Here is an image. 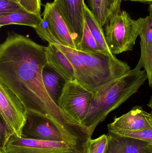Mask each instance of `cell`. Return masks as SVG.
I'll list each match as a JSON object with an SVG mask.
<instances>
[{
	"label": "cell",
	"instance_id": "obj_5",
	"mask_svg": "<svg viewBox=\"0 0 152 153\" xmlns=\"http://www.w3.org/2000/svg\"><path fill=\"white\" fill-rule=\"evenodd\" d=\"M93 94L76 80H69L64 86L58 106L70 118L82 125L89 111Z\"/></svg>",
	"mask_w": 152,
	"mask_h": 153
},
{
	"label": "cell",
	"instance_id": "obj_2",
	"mask_svg": "<svg viewBox=\"0 0 152 153\" xmlns=\"http://www.w3.org/2000/svg\"><path fill=\"white\" fill-rule=\"evenodd\" d=\"M147 79L145 70L136 66L99 88L94 93L82 125L94 132L111 111L137 92Z\"/></svg>",
	"mask_w": 152,
	"mask_h": 153
},
{
	"label": "cell",
	"instance_id": "obj_13",
	"mask_svg": "<svg viewBox=\"0 0 152 153\" xmlns=\"http://www.w3.org/2000/svg\"><path fill=\"white\" fill-rule=\"evenodd\" d=\"M43 82L52 100L58 105V102L68 80L46 65L43 69Z\"/></svg>",
	"mask_w": 152,
	"mask_h": 153
},
{
	"label": "cell",
	"instance_id": "obj_29",
	"mask_svg": "<svg viewBox=\"0 0 152 153\" xmlns=\"http://www.w3.org/2000/svg\"><path fill=\"white\" fill-rule=\"evenodd\" d=\"M0 153H6L4 151H0Z\"/></svg>",
	"mask_w": 152,
	"mask_h": 153
},
{
	"label": "cell",
	"instance_id": "obj_17",
	"mask_svg": "<svg viewBox=\"0 0 152 153\" xmlns=\"http://www.w3.org/2000/svg\"><path fill=\"white\" fill-rule=\"evenodd\" d=\"M77 50L87 53L93 54H104L98 46V44L92 35L85 20L83 37L81 42L77 46Z\"/></svg>",
	"mask_w": 152,
	"mask_h": 153
},
{
	"label": "cell",
	"instance_id": "obj_22",
	"mask_svg": "<svg viewBox=\"0 0 152 153\" xmlns=\"http://www.w3.org/2000/svg\"><path fill=\"white\" fill-rule=\"evenodd\" d=\"M25 10L20 4L13 0H0V15Z\"/></svg>",
	"mask_w": 152,
	"mask_h": 153
},
{
	"label": "cell",
	"instance_id": "obj_14",
	"mask_svg": "<svg viewBox=\"0 0 152 153\" xmlns=\"http://www.w3.org/2000/svg\"><path fill=\"white\" fill-rule=\"evenodd\" d=\"M43 19L41 15L31 13L24 10L0 15V27L9 25H20L35 29L42 22Z\"/></svg>",
	"mask_w": 152,
	"mask_h": 153
},
{
	"label": "cell",
	"instance_id": "obj_23",
	"mask_svg": "<svg viewBox=\"0 0 152 153\" xmlns=\"http://www.w3.org/2000/svg\"><path fill=\"white\" fill-rule=\"evenodd\" d=\"M14 132L6 123L4 120L1 117L0 120V151H3L6 144Z\"/></svg>",
	"mask_w": 152,
	"mask_h": 153
},
{
	"label": "cell",
	"instance_id": "obj_3",
	"mask_svg": "<svg viewBox=\"0 0 152 153\" xmlns=\"http://www.w3.org/2000/svg\"><path fill=\"white\" fill-rule=\"evenodd\" d=\"M103 29L108 46L114 55L132 51L139 36L137 20L126 11L112 15Z\"/></svg>",
	"mask_w": 152,
	"mask_h": 153
},
{
	"label": "cell",
	"instance_id": "obj_18",
	"mask_svg": "<svg viewBox=\"0 0 152 153\" xmlns=\"http://www.w3.org/2000/svg\"><path fill=\"white\" fill-rule=\"evenodd\" d=\"M141 56L136 67L144 68L150 87L152 88V44L145 46L140 44Z\"/></svg>",
	"mask_w": 152,
	"mask_h": 153
},
{
	"label": "cell",
	"instance_id": "obj_8",
	"mask_svg": "<svg viewBox=\"0 0 152 153\" xmlns=\"http://www.w3.org/2000/svg\"><path fill=\"white\" fill-rule=\"evenodd\" d=\"M53 2L66 22L77 48L83 37L84 26V0H54Z\"/></svg>",
	"mask_w": 152,
	"mask_h": 153
},
{
	"label": "cell",
	"instance_id": "obj_28",
	"mask_svg": "<svg viewBox=\"0 0 152 153\" xmlns=\"http://www.w3.org/2000/svg\"><path fill=\"white\" fill-rule=\"evenodd\" d=\"M149 10L152 11V3L149 4Z\"/></svg>",
	"mask_w": 152,
	"mask_h": 153
},
{
	"label": "cell",
	"instance_id": "obj_26",
	"mask_svg": "<svg viewBox=\"0 0 152 153\" xmlns=\"http://www.w3.org/2000/svg\"><path fill=\"white\" fill-rule=\"evenodd\" d=\"M122 1L139 2H142L143 3L148 4H150L151 3V0H122Z\"/></svg>",
	"mask_w": 152,
	"mask_h": 153
},
{
	"label": "cell",
	"instance_id": "obj_31",
	"mask_svg": "<svg viewBox=\"0 0 152 153\" xmlns=\"http://www.w3.org/2000/svg\"><path fill=\"white\" fill-rule=\"evenodd\" d=\"M13 1H18V0H13Z\"/></svg>",
	"mask_w": 152,
	"mask_h": 153
},
{
	"label": "cell",
	"instance_id": "obj_20",
	"mask_svg": "<svg viewBox=\"0 0 152 153\" xmlns=\"http://www.w3.org/2000/svg\"><path fill=\"white\" fill-rule=\"evenodd\" d=\"M109 131L123 136L142 140L152 145V127L138 131L117 130Z\"/></svg>",
	"mask_w": 152,
	"mask_h": 153
},
{
	"label": "cell",
	"instance_id": "obj_12",
	"mask_svg": "<svg viewBox=\"0 0 152 153\" xmlns=\"http://www.w3.org/2000/svg\"><path fill=\"white\" fill-rule=\"evenodd\" d=\"M45 50L47 65L68 81L76 80L74 67L62 51L53 44L45 47Z\"/></svg>",
	"mask_w": 152,
	"mask_h": 153
},
{
	"label": "cell",
	"instance_id": "obj_7",
	"mask_svg": "<svg viewBox=\"0 0 152 153\" xmlns=\"http://www.w3.org/2000/svg\"><path fill=\"white\" fill-rule=\"evenodd\" d=\"M2 151L6 153H80L64 142L24 139L15 134Z\"/></svg>",
	"mask_w": 152,
	"mask_h": 153
},
{
	"label": "cell",
	"instance_id": "obj_19",
	"mask_svg": "<svg viewBox=\"0 0 152 153\" xmlns=\"http://www.w3.org/2000/svg\"><path fill=\"white\" fill-rule=\"evenodd\" d=\"M149 10L150 14L148 16L137 19L140 44L145 46L152 44V11Z\"/></svg>",
	"mask_w": 152,
	"mask_h": 153
},
{
	"label": "cell",
	"instance_id": "obj_24",
	"mask_svg": "<svg viewBox=\"0 0 152 153\" xmlns=\"http://www.w3.org/2000/svg\"><path fill=\"white\" fill-rule=\"evenodd\" d=\"M27 11L35 14H41V0H18Z\"/></svg>",
	"mask_w": 152,
	"mask_h": 153
},
{
	"label": "cell",
	"instance_id": "obj_30",
	"mask_svg": "<svg viewBox=\"0 0 152 153\" xmlns=\"http://www.w3.org/2000/svg\"><path fill=\"white\" fill-rule=\"evenodd\" d=\"M151 4L152 3V0H151Z\"/></svg>",
	"mask_w": 152,
	"mask_h": 153
},
{
	"label": "cell",
	"instance_id": "obj_25",
	"mask_svg": "<svg viewBox=\"0 0 152 153\" xmlns=\"http://www.w3.org/2000/svg\"><path fill=\"white\" fill-rule=\"evenodd\" d=\"M112 6L118 11L121 10V3L122 0H108Z\"/></svg>",
	"mask_w": 152,
	"mask_h": 153
},
{
	"label": "cell",
	"instance_id": "obj_9",
	"mask_svg": "<svg viewBox=\"0 0 152 153\" xmlns=\"http://www.w3.org/2000/svg\"><path fill=\"white\" fill-rule=\"evenodd\" d=\"M152 127V114L145 111L142 106L133 107L126 114L116 118L108 125L109 131H138Z\"/></svg>",
	"mask_w": 152,
	"mask_h": 153
},
{
	"label": "cell",
	"instance_id": "obj_6",
	"mask_svg": "<svg viewBox=\"0 0 152 153\" xmlns=\"http://www.w3.org/2000/svg\"><path fill=\"white\" fill-rule=\"evenodd\" d=\"M28 110L20 100L0 82L1 117L21 138V131L26 120Z\"/></svg>",
	"mask_w": 152,
	"mask_h": 153
},
{
	"label": "cell",
	"instance_id": "obj_11",
	"mask_svg": "<svg viewBox=\"0 0 152 153\" xmlns=\"http://www.w3.org/2000/svg\"><path fill=\"white\" fill-rule=\"evenodd\" d=\"M109 145L106 153H152V145L135 138L109 131Z\"/></svg>",
	"mask_w": 152,
	"mask_h": 153
},
{
	"label": "cell",
	"instance_id": "obj_16",
	"mask_svg": "<svg viewBox=\"0 0 152 153\" xmlns=\"http://www.w3.org/2000/svg\"><path fill=\"white\" fill-rule=\"evenodd\" d=\"M88 1L90 10L103 28L112 15L120 11L113 8L108 0H88Z\"/></svg>",
	"mask_w": 152,
	"mask_h": 153
},
{
	"label": "cell",
	"instance_id": "obj_21",
	"mask_svg": "<svg viewBox=\"0 0 152 153\" xmlns=\"http://www.w3.org/2000/svg\"><path fill=\"white\" fill-rule=\"evenodd\" d=\"M109 141L108 134H103L96 139H91L88 143L87 153H106Z\"/></svg>",
	"mask_w": 152,
	"mask_h": 153
},
{
	"label": "cell",
	"instance_id": "obj_1",
	"mask_svg": "<svg viewBox=\"0 0 152 153\" xmlns=\"http://www.w3.org/2000/svg\"><path fill=\"white\" fill-rule=\"evenodd\" d=\"M46 65L44 46L14 31L8 32L0 45V82L28 111L50 119L70 138L84 144L91 138V131L64 113L46 89L42 73Z\"/></svg>",
	"mask_w": 152,
	"mask_h": 153
},
{
	"label": "cell",
	"instance_id": "obj_27",
	"mask_svg": "<svg viewBox=\"0 0 152 153\" xmlns=\"http://www.w3.org/2000/svg\"><path fill=\"white\" fill-rule=\"evenodd\" d=\"M147 106L151 109V113L152 114V96L151 97V99L147 104Z\"/></svg>",
	"mask_w": 152,
	"mask_h": 153
},
{
	"label": "cell",
	"instance_id": "obj_10",
	"mask_svg": "<svg viewBox=\"0 0 152 153\" xmlns=\"http://www.w3.org/2000/svg\"><path fill=\"white\" fill-rule=\"evenodd\" d=\"M43 18L47 21L53 33L62 45L77 50L68 27L53 2L45 4Z\"/></svg>",
	"mask_w": 152,
	"mask_h": 153
},
{
	"label": "cell",
	"instance_id": "obj_4",
	"mask_svg": "<svg viewBox=\"0 0 152 153\" xmlns=\"http://www.w3.org/2000/svg\"><path fill=\"white\" fill-rule=\"evenodd\" d=\"M21 138L41 141L64 142L84 153L74 140L65 134L50 119L28 111L26 120L21 131Z\"/></svg>",
	"mask_w": 152,
	"mask_h": 153
},
{
	"label": "cell",
	"instance_id": "obj_15",
	"mask_svg": "<svg viewBox=\"0 0 152 153\" xmlns=\"http://www.w3.org/2000/svg\"><path fill=\"white\" fill-rule=\"evenodd\" d=\"M84 18L85 20L101 51L104 54L109 56H115V55L112 54L108 46L103 28L96 20L90 9L86 4L84 6Z\"/></svg>",
	"mask_w": 152,
	"mask_h": 153
}]
</instances>
